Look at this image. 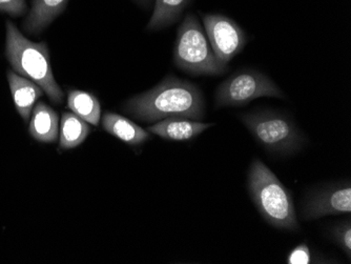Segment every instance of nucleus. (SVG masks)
Wrapping results in <instances>:
<instances>
[{
    "mask_svg": "<svg viewBox=\"0 0 351 264\" xmlns=\"http://www.w3.org/2000/svg\"><path fill=\"white\" fill-rule=\"evenodd\" d=\"M123 110L145 122H158L169 117L201 120L205 116V102L198 86L169 76L152 90L128 100Z\"/></svg>",
    "mask_w": 351,
    "mask_h": 264,
    "instance_id": "obj_1",
    "label": "nucleus"
},
{
    "mask_svg": "<svg viewBox=\"0 0 351 264\" xmlns=\"http://www.w3.org/2000/svg\"><path fill=\"white\" fill-rule=\"evenodd\" d=\"M5 32V57L14 72L40 86L53 104H62L64 93L55 80L47 43L29 40L11 21Z\"/></svg>",
    "mask_w": 351,
    "mask_h": 264,
    "instance_id": "obj_2",
    "label": "nucleus"
},
{
    "mask_svg": "<svg viewBox=\"0 0 351 264\" xmlns=\"http://www.w3.org/2000/svg\"><path fill=\"white\" fill-rule=\"evenodd\" d=\"M247 180L250 198L267 224L279 230H299L293 196L269 167L254 159Z\"/></svg>",
    "mask_w": 351,
    "mask_h": 264,
    "instance_id": "obj_3",
    "label": "nucleus"
},
{
    "mask_svg": "<svg viewBox=\"0 0 351 264\" xmlns=\"http://www.w3.org/2000/svg\"><path fill=\"white\" fill-rule=\"evenodd\" d=\"M173 62L180 70L193 75H222L228 66L223 64L213 51L204 27L193 14H189L177 33Z\"/></svg>",
    "mask_w": 351,
    "mask_h": 264,
    "instance_id": "obj_4",
    "label": "nucleus"
},
{
    "mask_svg": "<svg viewBox=\"0 0 351 264\" xmlns=\"http://www.w3.org/2000/svg\"><path fill=\"white\" fill-rule=\"evenodd\" d=\"M252 137L269 153L289 156L304 145V136L291 118L279 112H252L240 116Z\"/></svg>",
    "mask_w": 351,
    "mask_h": 264,
    "instance_id": "obj_5",
    "label": "nucleus"
},
{
    "mask_svg": "<svg viewBox=\"0 0 351 264\" xmlns=\"http://www.w3.org/2000/svg\"><path fill=\"white\" fill-rule=\"evenodd\" d=\"M260 97L285 98L279 86L263 73L244 69L234 73L218 86L215 95L216 108L240 106Z\"/></svg>",
    "mask_w": 351,
    "mask_h": 264,
    "instance_id": "obj_6",
    "label": "nucleus"
},
{
    "mask_svg": "<svg viewBox=\"0 0 351 264\" xmlns=\"http://www.w3.org/2000/svg\"><path fill=\"white\" fill-rule=\"evenodd\" d=\"M203 23L217 58L228 66V62L245 47V33L236 21L221 14H205Z\"/></svg>",
    "mask_w": 351,
    "mask_h": 264,
    "instance_id": "obj_7",
    "label": "nucleus"
},
{
    "mask_svg": "<svg viewBox=\"0 0 351 264\" xmlns=\"http://www.w3.org/2000/svg\"><path fill=\"white\" fill-rule=\"evenodd\" d=\"M351 187L349 182L333 183L311 193L302 208L304 220H315L329 215L350 214Z\"/></svg>",
    "mask_w": 351,
    "mask_h": 264,
    "instance_id": "obj_8",
    "label": "nucleus"
},
{
    "mask_svg": "<svg viewBox=\"0 0 351 264\" xmlns=\"http://www.w3.org/2000/svg\"><path fill=\"white\" fill-rule=\"evenodd\" d=\"M214 125V123H204L200 120L189 118L169 117L156 122L154 125L147 128V131L167 141H187L198 137Z\"/></svg>",
    "mask_w": 351,
    "mask_h": 264,
    "instance_id": "obj_9",
    "label": "nucleus"
},
{
    "mask_svg": "<svg viewBox=\"0 0 351 264\" xmlns=\"http://www.w3.org/2000/svg\"><path fill=\"white\" fill-rule=\"evenodd\" d=\"M7 76L16 110L23 121L27 122L31 118L37 100L45 94V92L35 82L17 74L13 70L8 71Z\"/></svg>",
    "mask_w": 351,
    "mask_h": 264,
    "instance_id": "obj_10",
    "label": "nucleus"
},
{
    "mask_svg": "<svg viewBox=\"0 0 351 264\" xmlns=\"http://www.w3.org/2000/svg\"><path fill=\"white\" fill-rule=\"evenodd\" d=\"M69 0H32L23 29L29 35L40 34L66 10Z\"/></svg>",
    "mask_w": 351,
    "mask_h": 264,
    "instance_id": "obj_11",
    "label": "nucleus"
},
{
    "mask_svg": "<svg viewBox=\"0 0 351 264\" xmlns=\"http://www.w3.org/2000/svg\"><path fill=\"white\" fill-rule=\"evenodd\" d=\"M29 132L39 143H53L59 133V117L56 112L45 102L35 104L29 118Z\"/></svg>",
    "mask_w": 351,
    "mask_h": 264,
    "instance_id": "obj_12",
    "label": "nucleus"
},
{
    "mask_svg": "<svg viewBox=\"0 0 351 264\" xmlns=\"http://www.w3.org/2000/svg\"><path fill=\"white\" fill-rule=\"evenodd\" d=\"M102 127L110 135L130 145H140L149 138V134L135 122L115 113L104 114L102 117Z\"/></svg>",
    "mask_w": 351,
    "mask_h": 264,
    "instance_id": "obj_13",
    "label": "nucleus"
},
{
    "mask_svg": "<svg viewBox=\"0 0 351 264\" xmlns=\"http://www.w3.org/2000/svg\"><path fill=\"white\" fill-rule=\"evenodd\" d=\"M68 106L71 111L93 125H98L101 118V106L96 96L84 91L69 92Z\"/></svg>",
    "mask_w": 351,
    "mask_h": 264,
    "instance_id": "obj_14",
    "label": "nucleus"
},
{
    "mask_svg": "<svg viewBox=\"0 0 351 264\" xmlns=\"http://www.w3.org/2000/svg\"><path fill=\"white\" fill-rule=\"evenodd\" d=\"M189 1L191 0H155L153 15L147 23V29L158 31L175 23L180 19Z\"/></svg>",
    "mask_w": 351,
    "mask_h": 264,
    "instance_id": "obj_15",
    "label": "nucleus"
},
{
    "mask_svg": "<svg viewBox=\"0 0 351 264\" xmlns=\"http://www.w3.org/2000/svg\"><path fill=\"white\" fill-rule=\"evenodd\" d=\"M90 133V128L82 118L74 113H64L61 118L60 147L74 149L82 145Z\"/></svg>",
    "mask_w": 351,
    "mask_h": 264,
    "instance_id": "obj_16",
    "label": "nucleus"
},
{
    "mask_svg": "<svg viewBox=\"0 0 351 264\" xmlns=\"http://www.w3.org/2000/svg\"><path fill=\"white\" fill-rule=\"evenodd\" d=\"M333 240L342 248L349 259L351 256V224L349 220L340 222L331 230Z\"/></svg>",
    "mask_w": 351,
    "mask_h": 264,
    "instance_id": "obj_17",
    "label": "nucleus"
},
{
    "mask_svg": "<svg viewBox=\"0 0 351 264\" xmlns=\"http://www.w3.org/2000/svg\"><path fill=\"white\" fill-rule=\"evenodd\" d=\"M0 12L14 19L25 16L29 12L27 0H0Z\"/></svg>",
    "mask_w": 351,
    "mask_h": 264,
    "instance_id": "obj_18",
    "label": "nucleus"
},
{
    "mask_svg": "<svg viewBox=\"0 0 351 264\" xmlns=\"http://www.w3.org/2000/svg\"><path fill=\"white\" fill-rule=\"evenodd\" d=\"M313 262L311 248L306 243H301L295 246L286 258V263L309 264Z\"/></svg>",
    "mask_w": 351,
    "mask_h": 264,
    "instance_id": "obj_19",
    "label": "nucleus"
},
{
    "mask_svg": "<svg viewBox=\"0 0 351 264\" xmlns=\"http://www.w3.org/2000/svg\"><path fill=\"white\" fill-rule=\"evenodd\" d=\"M137 3H141L142 5H149L152 0H136Z\"/></svg>",
    "mask_w": 351,
    "mask_h": 264,
    "instance_id": "obj_20",
    "label": "nucleus"
}]
</instances>
